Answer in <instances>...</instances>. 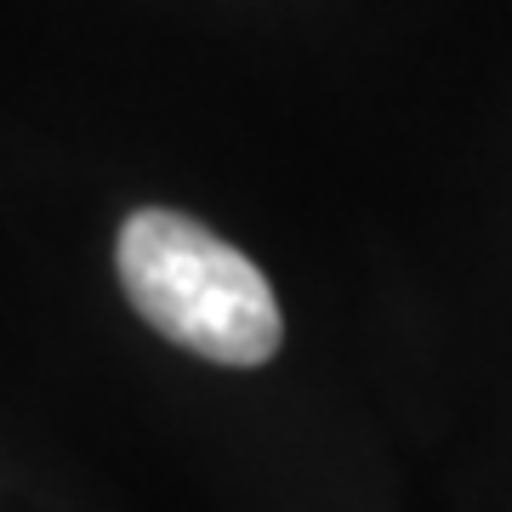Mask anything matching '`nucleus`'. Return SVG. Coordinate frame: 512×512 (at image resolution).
<instances>
[{"mask_svg": "<svg viewBox=\"0 0 512 512\" xmlns=\"http://www.w3.org/2000/svg\"><path fill=\"white\" fill-rule=\"evenodd\" d=\"M120 285L148 325L211 365L274 359L285 319L274 285L245 251L183 211H131L114 245Z\"/></svg>", "mask_w": 512, "mask_h": 512, "instance_id": "obj_1", "label": "nucleus"}]
</instances>
